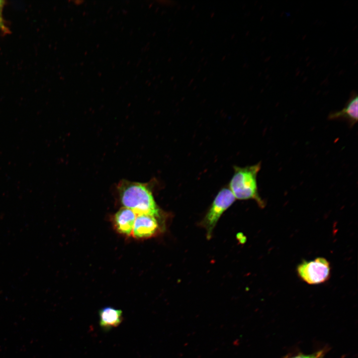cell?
<instances>
[{"label": "cell", "instance_id": "6", "mask_svg": "<svg viewBox=\"0 0 358 358\" xmlns=\"http://www.w3.org/2000/svg\"><path fill=\"white\" fill-rule=\"evenodd\" d=\"M358 95L353 92L345 107L341 110L331 112L328 116L330 120H342L347 121L350 127L358 122Z\"/></svg>", "mask_w": 358, "mask_h": 358}, {"label": "cell", "instance_id": "2", "mask_svg": "<svg viewBox=\"0 0 358 358\" xmlns=\"http://www.w3.org/2000/svg\"><path fill=\"white\" fill-rule=\"evenodd\" d=\"M261 168V162L245 167L235 166L229 188L236 199H253L263 208L266 203L259 193L257 179Z\"/></svg>", "mask_w": 358, "mask_h": 358}, {"label": "cell", "instance_id": "5", "mask_svg": "<svg viewBox=\"0 0 358 358\" xmlns=\"http://www.w3.org/2000/svg\"><path fill=\"white\" fill-rule=\"evenodd\" d=\"M158 217L149 214L137 215L132 231L136 238H148L155 236L160 231Z\"/></svg>", "mask_w": 358, "mask_h": 358}, {"label": "cell", "instance_id": "4", "mask_svg": "<svg viewBox=\"0 0 358 358\" xmlns=\"http://www.w3.org/2000/svg\"><path fill=\"white\" fill-rule=\"evenodd\" d=\"M299 277L309 284H318L327 281L331 268L328 261L318 257L310 261H303L297 268Z\"/></svg>", "mask_w": 358, "mask_h": 358}, {"label": "cell", "instance_id": "3", "mask_svg": "<svg viewBox=\"0 0 358 358\" xmlns=\"http://www.w3.org/2000/svg\"><path fill=\"white\" fill-rule=\"evenodd\" d=\"M236 198L229 187L222 188L217 193L201 224L206 231L208 238L221 215L235 201Z\"/></svg>", "mask_w": 358, "mask_h": 358}, {"label": "cell", "instance_id": "10", "mask_svg": "<svg viewBox=\"0 0 358 358\" xmlns=\"http://www.w3.org/2000/svg\"><path fill=\"white\" fill-rule=\"evenodd\" d=\"M2 2H3L2 1L0 0V12L1 7H2ZM0 26H1L2 28L3 27V24L1 22V19H0Z\"/></svg>", "mask_w": 358, "mask_h": 358}, {"label": "cell", "instance_id": "9", "mask_svg": "<svg viewBox=\"0 0 358 358\" xmlns=\"http://www.w3.org/2000/svg\"><path fill=\"white\" fill-rule=\"evenodd\" d=\"M293 358H319L318 357H315L314 356H303V355H299L296 357H295Z\"/></svg>", "mask_w": 358, "mask_h": 358}, {"label": "cell", "instance_id": "7", "mask_svg": "<svg viewBox=\"0 0 358 358\" xmlns=\"http://www.w3.org/2000/svg\"><path fill=\"white\" fill-rule=\"evenodd\" d=\"M136 216L137 214L133 211L123 207L114 215V223L115 228L122 234L131 235Z\"/></svg>", "mask_w": 358, "mask_h": 358}, {"label": "cell", "instance_id": "8", "mask_svg": "<svg viewBox=\"0 0 358 358\" xmlns=\"http://www.w3.org/2000/svg\"><path fill=\"white\" fill-rule=\"evenodd\" d=\"M99 325L105 331L119 326L123 320L122 312L111 307H105L99 311Z\"/></svg>", "mask_w": 358, "mask_h": 358}, {"label": "cell", "instance_id": "1", "mask_svg": "<svg viewBox=\"0 0 358 358\" xmlns=\"http://www.w3.org/2000/svg\"><path fill=\"white\" fill-rule=\"evenodd\" d=\"M120 199L124 207L136 214H149L158 218L160 210L152 193L145 184L123 180L118 186Z\"/></svg>", "mask_w": 358, "mask_h": 358}]
</instances>
